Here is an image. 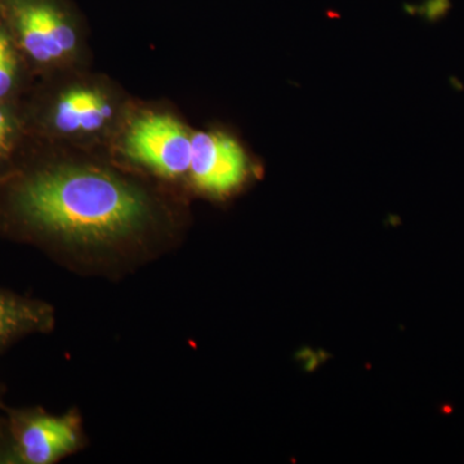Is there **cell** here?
Here are the masks:
<instances>
[{
	"instance_id": "6da1fadb",
	"label": "cell",
	"mask_w": 464,
	"mask_h": 464,
	"mask_svg": "<svg viewBox=\"0 0 464 464\" xmlns=\"http://www.w3.org/2000/svg\"><path fill=\"white\" fill-rule=\"evenodd\" d=\"M18 215L63 239L110 243L141 230L148 198L114 174L87 167H57L34 174L14 195Z\"/></svg>"
},
{
	"instance_id": "7a4b0ae2",
	"label": "cell",
	"mask_w": 464,
	"mask_h": 464,
	"mask_svg": "<svg viewBox=\"0 0 464 464\" xmlns=\"http://www.w3.org/2000/svg\"><path fill=\"white\" fill-rule=\"evenodd\" d=\"M5 7L21 47L36 63H58L74 52L78 33L60 0H5Z\"/></svg>"
},
{
	"instance_id": "3957f363",
	"label": "cell",
	"mask_w": 464,
	"mask_h": 464,
	"mask_svg": "<svg viewBox=\"0 0 464 464\" xmlns=\"http://www.w3.org/2000/svg\"><path fill=\"white\" fill-rule=\"evenodd\" d=\"M124 150L133 160L170 179L190 170L191 136L168 115L136 119L125 136Z\"/></svg>"
},
{
	"instance_id": "277c9868",
	"label": "cell",
	"mask_w": 464,
	"mask_h": 464,
	"mask_svg": "<svg viewBox=\"0 0 464 464\" xmlns=\"http://www.w3.org/2000/svg\"><path fill=\"white\" fill-rule=\"evenodd\" d=\"M246 157L239 143L219 132L191 136L190 173L200 190L227 194L246 179Z\"/></svg>"
},
{
	"instance_id": "5b68a950",
	"label": "cell",
	"mask_w": 464,
	"mask_h": 464,
	"mask_svg": "<svg viewBox=\"0 0 464 464\" xmlns=\"http://www.w3.org/2000/svg\"><path fill=\"white\" fill-rule=\"evenodd\" d=\"M78 444V422L67 417H35L24 427L18 451L24 462L50 464L74 450Z\"/></svg>"
},
{
	"instance_id": "8992f818",
	"label": "cell",
	"mask_w": 464,
	"mask_h": 464,
	"mask_svg": "<svg viewBox=\"0 0 464 464\" xmlns=\"http://www.w3.org/2000/svg\"><path fill=\"white\" fill-rule=\"evenodd\" d=\"M112 114L114 108L105 93L96 88L75 87L57 101L53 123L61 133L92 134L102 130Z\"/></svg>"
},
{
	"instance_id": "52a82bcc",
	"label": "cell",
	"mask_w": 464,
	"mask_h": 464,
	"mask_svg": "<svg viewBox=\"0 0 464 464\" xmlns=\"http://www.w3.org/2000/svg\"><path fill=\"white\" fill-rule=\"evenodd\" d=\"M48 307L24 299L0 295V346L17 335L50 325Z\"/></svg>"
},
{
	"instance_id": "ba28073f",
	"label": "cell",
	"mask_w": 464,
	"mask_h": 464,
	"mask_svg": "<svg viewBox=\"0 0 464 464\" xmlns=\"http://www.w3.org/2000/svg\"><path fill=\"white\" fill-rule=\"evenodd\" d=\"M17 75V57L8 34L0 27V99L14 88Z\"/></svg>"
},
{
	"instance_id": "9c48e42d",
	"label": "cell",
	"mask_w": 464,
	"mask_h": 464,
	"mask_svg": "<svg viewBox=\"0 0 464 464\" xmlns=\"http://www.w3.org/2000/svg\"><path fill=\"white\" fill-rule=\"evenodd\" d=\"M14 137V123L5 109L0 106V158L8 151Z\"/></svg>"
}]
</instances>
